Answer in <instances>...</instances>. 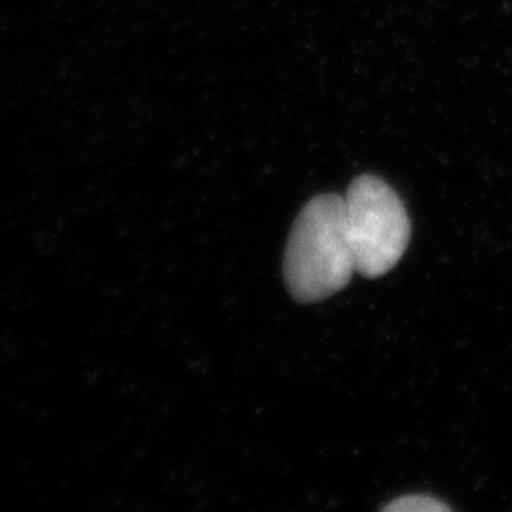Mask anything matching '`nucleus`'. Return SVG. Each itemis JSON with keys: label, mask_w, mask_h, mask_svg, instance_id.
I'll return each instance as SVG.
<instances>
[{"label": "nucleus", "mask_w": 512, "mask_h": 512, "mask_svg": "<svg viewBox=\"0 0 512 512\" xmlns=\"http://www.w3.org/2000/svg\"><path fill=\"white\" fill-rule=\"evenodd\" d=\"M355 272L346 230V203L321 194L300 211L285 249L283 274L289 293L302 304L340 293Z\"/></svg>", "instance_id": "1"}, {"label": "nucleus", "mask_w": 512, "mask_h": 512, "mask_svg": "<svg viewBox=\"0 0 512 512\" xmlns=\"http://www.w3.org/2000/svg\"><path fill=\"white\" fill-rule=\"evenodd\" d=\"M344 203L355 272L368 279L391 272L410 243V217L399 194L384 179L361 175Z\"/></svg>", "instance_id": "2"}, {"label": "nucleus", "mask_w": 512, "mask_h": 512, "mask_svg": "<svg viewBox=\"0 0 512 512\" xmlns=\"http://www.w3.org/2000/svg\"><path fill=\"white\" fill-rule=\"evenodd\" d=\"M384 511L391 512H448L450 505L442 503L431 495H404L387 503Z\"/></svg>", "instance_id": "3"}]
</instances>
